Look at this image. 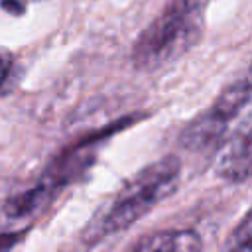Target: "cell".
I'll use <instances>...</instances> for the list:
<instances>
[{
  "label": "cell",
  "mask_w": 252,
  "mask_h": 252,
  "mask_svg": "<svg viewBox=\"0 0 252 252\" xmlns=\"http://www.w3.org/2000/svg\"><path fill=\"white\" fill-rule=\"evenodd\" d=\"M181 181L177 156H163L138 169L106 201L81 230V242L89 248L128 230L144 215L169 199Z\"/></svg>",
  "instance_id": "obj_1"
},
{
  "label": "cell",
  "mask_w": 252,
  "mask_h": 252,
  "mask_svg": "<svg viewBox=\"0 0 252 252\" xmlns=\"http://www.w3.org/2000/svg\"><path fill=\"white\" fill-rule=\"evenodd\" d=\"M140 118H144V114H140V112L122 116V118L106 124L104 128L77 140L75 144L67 146L65 150H61L49 161V165L43 169L39 179L30 189L8 197V201L4 203V215L8 219H26V217L41 211L45 205L51 203V199L59 191H63L67 185L75 183L81 177V173L89 171V167L96 161L98 148L110 136L128 128L130 124L138 122Z\"/></svg>",
  "instance_id": "obj_2"
},
{
  "label": "cell",
  "mask_w": 252,
  "mask_h": 252,
  "mask_svg": "<svg viewBox=\"0 0 252 252\" xmlns=\"http://www.w3.org/2000/svg\"><path fill=\"white\" fill-rule=\"evenodd\" d=\"M207 0H169L132 47L136 71H158L193 49L203 37Z\"/></svg>",
  "instance_id": "obj_3"
},
{
  "label": "cell",
  "mask_w": 252,
  "mask_h": 252,
  "mask_svg": "<svg viewBox=\"0 0 252 252\" xmlns=\"http://www.w3.org/2000/svg\"><path fill=\"white\" fill-rule=\"evenodd\" d=\"M248 102L250 79L248 75H244L242 79H236L234 83L224 87L207 110L199 112L193 120L185 124L179 134V146L195 154L219 148L222 144V138L226 136L228 124L248 106Z\"/></svg>",
  "instance_id": "obj_4"
},
{
  "label": "cell",
  "mask_w": 252,
  "mask_h": 252,
  "mask_svg": "<svg viewBox=\"0 0 252 252\" xmlns=\"http://www.w3.org/2000/svg\"><path fill=\"white\" fill-rule=\"evenodd\" d=\"M250 118L244 116L240 130L224 142V146L220 144V152L215 161L217 175L228 183H246L250 177Z\"/></svg>",
  "instance_id": "obj_5"
},
{
  "label": "cell",
  "mask_w": 252,
  "mask_h": 252,
  "mask_svg": "<svg viewBox=\"0 0 252 252\" xmlns=\"http://www.w3.org/2000/svg\"><path fill=\"white\" fill-rule=\"evenodd\" d=\"M132 250H140V252H197L203 248V238L199 236L197 230H189V228H171V230H159V232H152L144 238H140L138 242H134L130 246Z\"/></svg>",
  "instance_id": "obj_6"
},
{
  "label": "cell",
  "mask_w": 252,
  "mask_h": 252,
  "mask_svg": "<svg viewBox=\"0 0 252 252\" xmlns=\"http://www.w3.org/2000/svg\"><path fill=\"white\" fill-rule=\"evenodd\" d=\"M222 248L224 250H244V252L252 250V217H250V211H246L244 217L240 219V222L232 228V232L228 234Z\"/></svg>",
  "instance_id": "obj_7"
},
{
  "label": "cell",
  "mask_w": 252,
  "mask_h": 252,
  "mask_svg": "<svg viewBox=\"0 0 252 252\" xmlns=\"http://www.w3.org/2000/svg\"><path fill=\"white\" fill-rule=\"evenodd\" d=\"M14 69H16V59L14 53L0 47V96L6 91V87L10 85L12 77H14Z\"/></svg>",
  "instance_id": "obj_8"
},
{
  "label": "cell",
  "mask_w": 252,
  "mask_h": 252,
  "mask_svg": "<svg viewBox=\"0 0 252 252\" xmlns=\"http://www.w3.org/2000/svg\"><path fill=\"white\" fill-rule=\"evenodd\" d=\"M32 2H39V0H0V8L12 16H22L26 14Z\"/></svg>",
  "instance_id": "obj_9"
},
{
  "label": "cell",
  "mask_w": 252,
  "mask_h": 252,
  "mask_svg": "<svg viewBox=\"0 0 252 252\" xmlns=\"http://www.w3.org/2000/svg\"><path fill=\"white\" fill-rule=\"evenodd\" d=\"M28 230H20V232H2L0 234V250H10L14 248L20 240H24V234Z\"/></svg>",
  "instance_id": "obj_10"
}]
</instances>
